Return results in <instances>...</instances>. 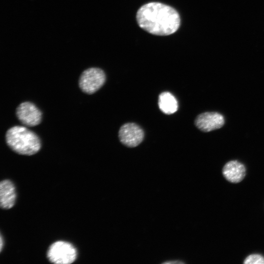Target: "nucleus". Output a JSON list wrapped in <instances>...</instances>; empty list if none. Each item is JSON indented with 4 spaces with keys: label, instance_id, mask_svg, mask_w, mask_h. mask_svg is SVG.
<instances>
[{
    "label": "nucleus",
    "instance_id": "nucleus-4",
    "mask_svg": "<svg viewBox=\"0 0 264 264\" xmlns=\"http://www.w3.org/2000/svg\"><path fill=\"white\" fill-rule=\"evenodd\" d=\"M105 81L106 75L102 69L91 67L82 73L79 78V85L84 92L91 94L99 89Z\"/></svg>",
    "mask_w": 264,
    "mask_h": 264
},
{
    "label": "nucleus",
    "instance_id": "nucleus-7",
    "mask_svg": "<svg viewBox=\"0 0 264 264\" xmlns=\"http://www.w3.org/2000/svg\"><path fill=\"white\" fill-rule=\"evenodd\" d=\"M224 122V118L221 114L217 112H205L196 117L195 124L200 131L209 132L220 129Z\"/></svg>",
    "mask_w": 264,
    "mask_h": 264
},
{
    "label": "nucleus",
    "instance_id": "nucleus-9",
    "mask_svg": "<svg viewBox=\"0 0 264 264\" xmlns=\"http://www.w3.org/2000/svg\"><path fill=\"white\" fill-rule=\"evenodd\" d=\"M16 199L15 187L9 180H2L0 183V205L3 209H9L15 205Z\"/></svg>",
    "mask_w": 264,
    "mask_h": 264
},
{
    "label": "nucleus",
    "instance_id": "nucleus-6",
    "mask_svg": "<svg viewBox=\"0 0 264 264\" xmlns=\"http://www.w3.org/2000/svg\"><path fill=\"white\" fill-rule=\"evenodd\" d=\"M118 136L123 144L129 147H134L142 141L144 133L138 125L134 123H128L121 127Z\"/></svg>",
    "mask_w": 264,
    "mask_h": 264
},
{
    "label": "nucleus",
    "instance_id": "nucleus-3",
    "mask_svg": "<svg viewBox=\"0 0 264 264\" xmlns=\"http://www.w3.org/2000/svg\"><path fill=\"white\" fill-rule=\"evenodd\" d=\"M77 257L75 247L70 243L65 241H57L48 248L47 257L52 263L55 264H70Z\"/></svg>",
    "mask_w": 264,
    "mask_h": 264
},
{
    "label": "nucleus",
    "instance_id": "nucleus-2",
    "mask_svg": "<svg viewBox=\"0 0 264 264\" xmlns=\"http://www.w3.org/2000/svg\"><path fill=\"white\" fill-rule=\"evenodd\" d=\"M7 145L20 154L31 155L36 154L41 147V140L33 132L23 126H16L5 134Z\"/></svg>",
    "mask_w": 264,
    "mask_h": 264
},
{
    "label": "nucleus",
    "instance_id": "nucleus-11",
    "mask_svg": "<svg viewBox=\"0 0 264 264\" xmlns=\"http://www.w3.org/2000/svg\"><path fill=\"white\" fill-rule=\"evenodd\" d=\"M245 264H264V257L259 254H252L244 259Z\"/></svg>",
    "mask_w": 264,
    "mask_h": 264
},
{
    "label": "nucleus",
    "instance_id": "nucleus-8",
    "mask_svg": "<svg viewBox=\"0 0 264 264\" xmlns=\"http://www.w3.org/2000/svg\"><path fill=\"white\" fill-rule=\"evenodd\" d=\"M223 176L229 182L237 183L242 181L246 175V168L240 161L233 160L227 162L222 170Z\"/></svg>",
    "mask_w": 264,
    "mask_h": 264
},
{
    "label": "nucleus",
    "instance_id": "nucleus-12",
    "mask_svg": "<svg viewBox=\"0 0 264 264\" xmlns=\"http://www.w3.org/2000/svg\"><path fill=\"white\" fill-rule=\"evenodd\" d=\"M0 251H1L2 249V247H3V239H2V236L1 235L0 236Z\"/></svg>",
    "mask_w": 264,
    "mask_h": 264
},
{
    "label": "nucleus",
    "instance_id": "nucleus-5",
    "mask_svg": "<svg viewBox=\"0 0 264 264\" xmlns=\"http://www.w3.org/2000/svg\"><path fill=\"white\" fill-rule=\"evenodd\" d=\"M16 114L19 121L28 127L39 125L42 118L41 111L30 102L21 103L16 109Z\"/></svg>",
    "mask_w": 264,
    "mask_h": 264
},
{
    "label": "nucleus",
    "instance_id": "nucleus-1",
    "mask_svg": "<svg viewBox=\"0 0 264 264\" xmlns=\"http://www.w3.org/2000/svg\"><path fill=\"white\" fill-rule=\"evenodd\" d=\"M136 20L142 29L158 36L174 33L180 24V16L176 10L158 2H151L142 6L137 12Z\"/></svg>",
    "mask_w": 264,
    "mask_h": 264
},
{
    "label": "nucleus",
    "instance_id": "nucleus-13",
    "mask_svg": "<svg viewBox=\"0 0 264 264\" xmlns=\"http://www.w3.org/2000/svg\"><path fill=\"white\" fill-rule=\"evenodd\" d=\"M183 263L182 262H166L165 263H166V264H169V263Z\"/></svg>",
    "mask_w": 264,
    "mask_h": 264
},
{
    "label": "nucleus",
    "instance_id": "nucleus-10",
    "mask_svg": "<svg viewBox=\"0 0 264 264\" xmlns=\"http://www.w3.org/2000/svg\"><path fill=\"white\" fill-rule=\"evenodd\" d=\"M158 106L165 114H172L177 111L178 103L176 98L170 92H162L158 97Z\"/></svg>",
    "mask_w": 264,
    "mask_h": 264
}]
</instances>
